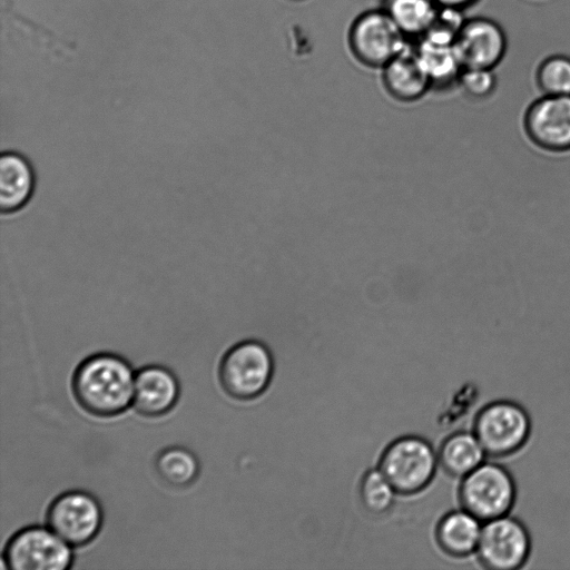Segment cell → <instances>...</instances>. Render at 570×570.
<instances>
[{
    "mask_svg": "<svg viewBox=\"0 0 570 570\" xmlns=\"http://www.w3.org/2000/svg\"><path fill=\"white\" fill-rule=\"evenodd\" d=\"M135 375L124 357L98 353L75 370L71 389L78 404L89 414L111 417L125 412L134 399Z\"/></svg>",
    "mask_w": 570,
    "mask_h": 570,
    "instance_id": "6da1fadb",
    "label": "cell"
},
{
    "mask_svg": "<svg viewBox=\"0 0 570 570\" xmlns=\"http://www.w3.org/2000/svg\"><path fill=\"white\" fill-rule=\"evenodd\" d=\"M409 41L382 7L357 14L346 33L352 58L362 67L375 70L403 52Z\"/></svg>",
    "mask_w": 570,
    "mask_h": 570,
    "instance_id": "7a4b0ae2",
    "label": "cell"
},
{
    "mask_svg": "<svg viewBox=\"0 0 570 570\" xmlns=\"http://www.w3.org/2000/svg\"><path fill=\"white\" fill-rule=\"evenodd\" d=\"M273 356L261 342L248 340L232 346L218 367L219 383L227 395L248 401L261 395L271 383Z\"/></svg>",
    "mask_w": 570,
    "mask_h": 570,
    "instance_id": "3957f363",
    "label": "cell"
},
{
    "mask_svg": "<svg viewBox=\"0 0 570 570\" xmlns=\"http://www.w3.org/2000/svg\"><path fill=\"white\" fill-rule=\"evenodd\" d=\"M473 433L487 455L507 458L520 451L528 442L531 420L519 403L498 400L488 403L478 412Z\"/></svg>",
    "mask_w": 570,
    "mask_h": 570,
    "instance_id": "277c9868",
    "label": "cell"
},
{
    "mask_svg": "<svg viewBox=\"0 0 570 570\" xmlns=\"http://www.w3.org/2000/svg\"><path fill=\"white\" fill-rule=\"evenodd\" d=\"M459 498L462 509L487 522L510 513L517 485L505 466L484 461L462 478Z\"/></svg>",
    "mask_w": 570,
    "mask_h": 570,
    "instance_id": "5b68a950",
    "label": "cell"
},
{
    "mask_svg": "<svg viewBox=\"0 0 570 570\" xmlns=\"http://www.w3.org/2000/svg\"><path fill=\"white\" fill-rule=\"evenodd\" d=\"M439 463L432 445L419 436H403L383 452L380 470L397 493L414 494L433 480Z\"/></svg>",
    "mask_w": 570,
    "mask_h": 570,
    "instance_id": "8992f818",
    "label": "cell"
},
{
    "mask_svg": "<svg viewBox=\"0 0 570 570\" xmlns=\"http://www.w3.org/2000/svg\"><path fill=\"white\" fill-rule=\"evenodd\" d=\"M2 560L11 570H66L72 566V547L49 527L31 525L7 542Z\"/></svg>",
    "mask_w": 570,
    "mask_h": 570,
    "instance_id": "52a82bcc",
    "label": "cell"
},
{
    "mask_svg": "<svg viewBox=\"0 0 570 570\" xmlns=\"http://www.w3.org/2000/svg\"><path fill=\"white\" fill-rule=\"evenodd\" d=\"M102 520L99 501L81 490L61 493L46 513L47 527L72 548L90 543L98 535Z\"/></svg>",
    "mask_w": 570,
    "mask_h": 570,
    "instance_id": "ba28073f",
    "label": "cell"
},
{
    "mask_svg": "<svg viewBox=\"0 0 570 570\" xmlns=\"http://www.w3.org/2000/svg\"><path fill=\"white\" fill-rule=\"evenodd\" d=\"M531 552V537L522 521L505 514L483 522L475 551L479 562L490 570H517Z\"/></svg>",
    "mask_w": 570,
    "mask_h": 570,
    "instance_id": "9c48e42d",
    "label": "cell"
},
{
    "mask_svg": "<svg viewBox=\"0 0 570 570\" xmlns=\"http://www.w3.org/2000/svg\"><path fill=\"white\" fill-rule=\"evenodd\" d=\"M522 127L539 149L553 154L570 151V96L541 95L525 108Z\"/></svg>",
    "mask_w": 570,
    "mask_h": 570,
    "instance_id": "30bf717a",
    "label": "cell"
},
{
    "mask_svg": "<svg viewBox=\"0 0 570 570\" xmlns=\"http://www.w3.org/2000/svg\"><path fill=\"white\" fill-rule=\"evenodd\" d=\"M503 27L485 16L466 18L455 39V48L464 68L494 70L508 51Z\"/></svg>",
    "mask_w": 570,
    "mask_h": 570,
    "instance_id": "8fae6325",
    "label": "cell"
},
{
    "mask_svg": "<svg viewBox=\"0 0 570 570\" xmlns=\"http://www.w3.org/2000/svg\"><path fill=\"white\" fill-rule=\"evenodd\" d=\"M455 39L454 35L432 27L413 43L432 89L444 91L458 87L464 67L455 48Z\"/></svg>",
    "mask_w": 570,
    "mask_h": 570,
    "instance_id": "7c38bea8",
    "label": "cell"
},
{
    "mask_svg": "<svg viewBox=\"0 0 570 570\" xmlns=\"http://www.w3.org/2000/svg\"><path fill=\"white\" fill-rule=\"evenodd\" d=\"M180 394L175 374L161 365H147L136 372L132 405L146 417H158L174 409Z\"/></svg>",
    "mask_w": 570,
    "mask_h": 570,
    "instance_id": "4fadbf2b",
    "label": "cell"
},
{
    "mask_svg": "<svg viewBox=\"0 0 570 570\" xmlns=\"http://www.w3.org/2000/svg\"><path fill=\"white\" fill-rule=\"evenodd\" d=\"M37 177L30 160L20 151L0 155V210L14 214L29 204L36 193Z\"/></svg>",
    "mask_w": 570,
    "mask_h": 570,
    "instance_id": "5bb4252c",
    "label": "cell"
},
{
    "mask_svg": "<svg viewBox=\"0 0 570 570\" xmlns=\"http://www.w3.org/2000/svg\"><path fill=\"white\" fill-rule=\"evenodd\" d=\"M381 81L385 91L401 102H414L432 89L413 45L381 69Z\"/></svg>",
    "mask_w": 570,
    "mask_h": 570,
    "instance_id": "9a60e30c",
    "label": "cell"
},
{
    "mask_svg": "<svg viewBox=\"0 0 570 570\" xmlns=\"http://www.w3.org/2000/svg\"><path fill=\"white\" fill-rule=\"evenodd\" d=\"M483 522L462 509L444 515L436 528V540L444 552L463 558L475 553Z\"/></svg>",
    "mask_w": 570,
    "mask_h": 570,
    "instance_id": "2e32d148",
    "label": "cell"
},
{
    "mask_svg": "<svg viewBox=\"0 0 570 570\" xmlns=\"http://www.w3.org/2000/svg\"><path fill=\"white\" fill-rule=\"evenodd\" d=\"M487 456L480 441L472 432H456L441 445L438 458L442 468L452 476L463 478L484 462Z\"/></svg>",
    "mask_w": 570,
    "mask_h": 570,
    "instance_id": "e0dca14e",
    "label": "cell"
},
{
    "mask_svg": "<svg viewBox=\"0 0 570 570\" xmlns=\"http://www.w3.org/2000/svg\"><path fill=\"white\" fill-rule=\"evenodd\" d=\"M381 7L412 41L431 29L439 12L433 0H383Z\"/></svg>",
    "mask_w": 570,
    "mask_h": 570,
    "instance_id": "ac0fdd59",
    "label": "cell"
},
{
    "mask_svg": "<svg viewBox=\"0 0 570 570\" xmlns=\"http://www.w3.org/2000/svg\"><path fill=\"white\" fill-rule=\"evenodd\" d=\"M155 469L163 482L180 489L196 481L199 462L190 450L178 445L168 446L157 454Z\"/></svg>",
    "mask_w": 570,
    "mask_h": 570,
    "instance_id": "d6986e66",
    "label": "cell"
},
{
    "mask_svg": "<svg viewBox=\"0 0 570 570\" xmlns=\"http://www.w3.org/2000/svg\"><path fill=\"white\" fill-rule=\"evenodd\" d=\"M534 82L541 95L570 96V56L552 53L535 67Z\"/></svg>",
    "mask_w": 570,
    "mask_h": 570,
    "instance_id": "ffe728a7",
    "label": "cell"
},
{
    "mask_svg": "<svg viewBox=\"0 0 570 570\" xmlns=\"http://www.w3.org/2000/svg\"><path fill=\"white\" fill-rule=\"evenodd\" d=\"M395 493L397 492L380 469L364 474L360 494L364 508L372 514L387 512L393 505Z\"/></svg>",
    "mask_w": 570,
    "mask_h": 570,
    "instance_id": "44dd1931",
    "label": "cell"
},
{
    "mask_svg": "<svg viewBox=\"0 0 570 570\" xmlns=\"http://www.w3.org/2000/svg\"><path fill=\"white\" fill-rule=\"evenodd\" d=\"M458 87L470 99L483 101L495 92L498 78L492 69L464 68L460 75Z\"/></svg>",
    "mask_w": 570,
    "mask_h": 570,
    "instance_id": "7402d4cb",
    "label": "cell"
},
{
    "mask_svg": "<svg viewBox=\"0 0 570 570\" xmlns=\"http://www.w3.org/2000/svg\"><path fill=\"white\" fill-rule=\"evenodd\" d=\"M439 8H454L466 11L480 0H433Z\"/></svg>",
    "mask_w": 570,
    "mask_h": 570,
    "instance_id": "603a6c76",
    "label": "cell"
},
{
    "mask_svg": "<svg viewBox=\"0 0 570 570\" xmlns=\"http://www.w3.org/2000/svg\"><path fill=\"white\" fill-rule=\"evenodd\" d=\"M287 1H291V2H296V3H298V2H304V1H306V0H287Z\"/></svg>",
    "mask_w": 570,
    "mask_h": 570,
    "instance_id": "cb8c5ba5",
    "label": "cell"
}]
</instances>
